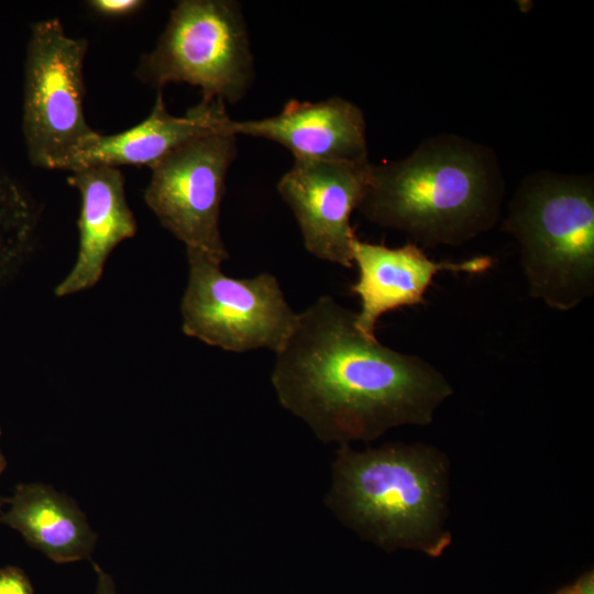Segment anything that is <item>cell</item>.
Segmentation results:
<instances>
[{"instance_id":"6da1fadb","label":"cell","mask_w":594,"mask_h":594,"mask_svg":"<svg viewBox=\"0 0 594 594\" xmlns=\"http://www.w3.org/2000/svg\"><path fill=\"white\" fill-rule=\"evenodd\" d=\"M271 382L282 407L324 443L372 441L400 426H427L453 394L421 356L395 351L356 326V312L321 296L298 314L276 353Z\"/></svg>"},{"instance_id":"7a4b0ae2","label":"cell","mask_w":594,"mask_h":594,"mask_svg":"<svg viewBox=\"0 0 594 594\" xmlns=\"http://www.w3.org/2000/svg\"><path fill=\"white\" fill-rule=\"evenodd\" d=\"M504 193L488 148L443 135L424 141L402 161L371 164L358 210L426 248L461 245L497 223Z\"/></svg>"},{"instance_id":"3957f363","label":"cell","mask_w":594,"mask_h":594,"mask_svg":"<svg viewBox=\"0 0 594 594\" xmlns=\"http://www.w3.org/2000/svg\"><path fill=\"white\" fill-rule=\"evenodd\" d=\"M450 465L425 443H385L362 451L339 446L324 505L360 538L385 551L439 557L451 543L447 528Z\"/></svg>"},{"instance_id":"277c9868","label":"cell","mask_w":594,"mask_h":594,"mask_svg":"<svg viewBox=\"0 0 594 594\" xmlns=\"http://www.w3.org/2000/svg\"><path fill=\"white\" fill-rule=\"evenodd\" d=\"M503 231L519 245L529 295L569 311L594 296V183L539 172L515 193Z\"/></svg>"},{"instance_id":"5b68a950","label":"cell","mask_w":594,"mask_h":594,"mask_svg":"<svg viewBox=\"0 0 594 594\" xmlns=\"http://www.w3.org/2000/svg\"><path fill=\"white\" fill-rule=\"evenodd\" d=\"M136 77L162 90L172 82L201 89L202 99L234 105L253 84L254 63L239 2L180 0L154 48L140 58Z\"/></svg>"},{"instance_id":"8992f818","label":"cell","mask_w":594,"mask_h":594,"mask_svg":"<svg viewBox=\"0 0 594 594\" xmlns=\"http://www.w3.org/2000/svg\"><path fill=\"white\" fill-rule=\"evenodd\" d=\"M86 38L69 36L59 19L31 25L23 85L22 130L32 165L68 172L97 133L85 116Z\"/></svg>"},{"instance_id":"52a82bcc","label":"cell","mask_w":594,"mask_h":594,"mask_svg":"<svg viewBox=\"0 0 594 594\" xmlns=\"http://www.w3.org/2000/svg\"><path fill=\"white\" fill-rule=\"evenodd\" d=\"M186 252L189 274L180 302L183 332L226 351L267 348L277 353L298 317L277 278L270 273L230 277L216 258L195 250Z\"/></svg>"},{"instance_id":"ba28073f","label":"cell","mask_w":594,"mask_h":594,"mask_svg":"<svg viewBox=\"0 0 594 594\" xmlns=\"http://www.w3.org/2000/svg\"><path fill=\"white\" fill-rule=\"evenodd\" d=\"M231 122L177 147L151 166L144 200L161 224L186 245L219 262L229 258L220 231L226 177L237 157Z\"/></svg>"},{"instance_id":"9c48e42d","label":"cell","mask_w":594,"mask_h":594,"mask_svg":"<svg viewBox=\"0 0 594 594\" xmlns=\"http://www.w3.org/2000/svg\"><path fill=\"white\" fill-rule=\"evenodd\" d=\"M370 162L348 163L295 158L277 191L299 224L305 248L316 257L352 267L350 223L367 187Z\"/></svg>"},{"instance_id":"30bf717a","label":"cell","mask_w":594,"mask_h":594,"mask_svg":"<svg viewBox=\"0 0 594 594\" xmlns=\"http://www.w3.org/2000/svg\"><path fill=\"white\" fill-rule=\"evenodd\" d=\"M352 260L359 276L350 289L361 301L356 326L367 337H375L376 322L384 314L426 304V292L437 273L483 274L494 263L486 255L437 262L416 243L388 248L358 238L352 242Z\"/></svg>"},{"instance_id":"8fae6325","label":"cell","mask_w":594,"mask_h":594,"mask_svg":"<svg viewBox=\"0 0 594 594\" xmlns=\"http://www.w3.org/2000/svg\"><path fill=\"white\" fill-rule=\"evenodd\" d=\"M231 130L237 135L276 142L290 151L295 158L369 162L363 111L341 97L318 102L289 100L276 116L232 120Z\"/></svg>"},{"instance_id":"7c38bea8","label":"cell","mask_w":594,"mask_h":594,"mask_svg":"<svg viewBox=\"0 0 594 594\" xmlns=\"http://www.w3.org/2000/svg\"><path fill=\"white\" fill-rule=\"evenodd\" d=\"M67 180L80 196L79 249L74 266L55 287L57 297L94 287L112 251L138 230L118 167L84 166L72 170Z\"/></svg>"},{"instance_id":"4fadbf2b","label":"cell","mask_w":594,"mask_h":594,"mask_svg":"<svg viewBox=\"0 0 594 594\" xmlns=\"http://www.w3.org/2000/svg\"><path fill=\"white\" fill-rule=\"evenodd\" d=\"M231 120L220 99H201L184 116H173L160 90L142 122L116 134L97 132L77 153L68 172L91 165L151 167L183 144L222 129Z\"/></svg>"},{"instance_id":"5bb4252c","label":"cell","mask_w":594,"mask_h":594,"mask_svg":"<svg viewBox=\"0 0 594 594\" xmlns=\"http://www.w3.org/2000/svg\"><path fill=\"white\" fill-rule=\"evenodd\" d=\"M0 522L56 563L89 559L97 535L74 499L41 483H22L7 498Z\"/></svg>"},{"instance_id":"9a60e30c","label":"cell","mask_w":594,"mask_h":594,"mask_svg":"<svg viewBox=\"0 0 594 594\" xmlns=\"http://www.w3.org/2000/svg\"><path fill=\"white\" fill-rule=\"evenodd\" d=\"M37 212L29 195L6 173H0V227Z\"/></svg>"},{"instance_id":"2e32d148","label":"cell","mask_w":594,"mask_h":594,"mask_svg":"<svg viewBox=\"0 0 594 594\" xmlns=\"http://www.w3.org/2000/svg\"><path fill=\"white\" fill-rule=\"evenodd\" d=\"M87 6L96 14L105 18H124L141 10L145 2L142 0H90Z\"/></svg>"},{"instance_id":"e0dca14e","label":"cell","mask_w":594,"mask_h":594,"mask_svg":"<svg viewBox=\"0 0 594 594\" xmlns=\"http://www.w3.org/2000/svg\"><path fill=\"white\" fill-rule=\"evenodd\" d=\"M0 594H34L25 573L13 565L0 569Z\"/></svg>"},{"instance_id":"ac0fdd59","label":"cell","mask_w":594,"mask_h":594,"mask_svg":"<svg viewBox=\"0 0 594 594\" xmlns=\"http://www.w3.org/2000/svg\"><path fill=\"white\" fill-rule=\"evenodd\" d=\"M98 575V584L95 594H117L112 578L100 566L94 564Z\"/></svg>"},{"instance_id":"d6986e66","label":"cell","mask_w":594,"mask_h":594,"mask_svg":"<svg viewBox=\"0 0 594 594\" xmlns=\"http://www.w3.org/2000/svg\"><path fill=\"white\" fill-rule=\"evenodd\" d=\"M0 438H1V428H0ZM7 468V460H6V457L1 450V446H0V476L1 474L3 473V471L6 470ZM7 504V498H3L1 495H0V514H1V508L2 506Z\"/></svg>"},{"instance_id":"ffe728a7","label":"cell","mask_w":594,"mask_h":594,"mask_svg":"<svg viewBox=\"0 0 594 594\" xmlns=\"http://www.w3.org/2000/svg\"><path fill=\"white\" fill-rule=\"evenodd\" d=\"M560 594H579V592H578V587L575 585V586H573V587H571L569 590L562 591Z\"/></svg>"}]
</instances>
